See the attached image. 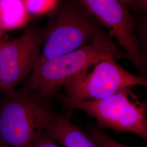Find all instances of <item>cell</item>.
I'll use <instances>...</instances> for the list:
<instances>
[{"label": "cell", "mask_w": 147, "mask_h": 147, "mask_svg": "<svg viewBox=\"0 0 147 147\" xmlns=\"http://www.w3.org/2000/svg\"><path fill=\"white\" fill-rule=\"evenodd\" d=\"M110 56L117 59L127 58L110 36L100 31L87 45L56 58L38 62L26 89L42 100L49 99L70 79Z\"/></svg>", "instance_id": "1"}, {"label": "cell", "mask_w": 147, "mask_h": 147, "mask_svg": "<svg viewBox=\"0 0 147 147\" xmlns=\"http://www.w3.org/2000/svg\"><path fill=\"white\" fill-rule=\"evenodd\" d=\"M5 96L0 106V142L7 147H30L44 131L53 110L26 89Z\"/></svg>", "instance_id": "2"}, {"label": "cell", "mask_w": 147, "mask_h": 147, "mask_svg": "<svg viewBox=\"0 0 147 147\" xmlns=\"http://www.w3.org/2000/svg\"><path fill=\"white\" fill-rule=\"evenodd\" d=\"M117 58L110 56L92 67L70 79L63 86L64 102L70 111L84 101L98 100L113 94L127 87H147V78L122 68Z\"/></svg>", "instance_id": "3"}, {"label": "cell", "mask_w": 147, "mask_h": 147, "mask_svg": "<svg viewBox=\"0 0 147 147\" xmlns=\"http://www.w3.org/2000/svg\"><path fill=\"white\" fill-rule=\"evenodd\" d=\"M75 109L94 118L100 129L130 132L147 141V102L139 99L132 87L119 89L102 99L80 102Z\"/></svg>", "instance_id": "4"}, {"label": "cell", "mask_w": 147, "mask_h": 147, "mask_svg": "<svg viewBox=\"0 0 147 147\" xmlns=\"http://www.w3.org/2000/svg\"><path fill=\"white\" fill-rule=\"evenodd\" d=\"M101 30L96 22L82 11L67 7L44 32L38 62L51 59L91 43Z\"/></svg>", "instance_id": "5"}, {"label": "cell", "mask_w": 147, "mask_h": 147, "mask_svg": "<svg viewBox=\"0 0 147 147\" xmlns=\"http://www.w3.org/2000/svg\"><path fill=\"white\" fill-rule=\"evenodd\" d=\"M44 32L28 27L18 38L5 40L0 48V92L10 94L31 73L41 53Z\"/></svg>", "instance_id": "6"}, {"label": "cell", "mask_w": 147, "mask_h": 147, "mask_svg": "<svg viewBox=\"0 0 147 147\" xmlns=\"http://www.w3.org/2000/svg\"><path fill=\"white\" fill-rule=\"evenodd\" d=\"M86 9L105 26L125 51L141 76L147 72L146 56L134 33V22L127 6L119 0H79ZM145 77V76H144Z\"/></svg>", "instance_id": "7"}, {"label": "cell", "mask_w": 147, "mask_h": 147, "mask_svg": "<svg viewBox=\"0 0 147 147\" xmlns=\"http://www.w3.org/2000/svg\"><path fill=\"white\" fill-rule=\"evenodd\" d=\"M44 132L62 147H100L67 116L53 111Z\"/></svg>", "instance_id": "8"}, {"label": "cell", "mask_w": 147, "mask_h": 147, "mask_svg": "<svg viewBox=\"0 0 147 147\" xmlns=\"http://www.w3.org/2000/svg\"><path fill=\"white\" fill-rule=\"evenodd\" d=\"M30 16L22 0H0V28L4 31L26 25Z\"/></svg>", "instance_id": "9"}, {"label": "cell", "mask_w": 147, "mask_h": 147, "mask_svg": "<svg viewBox=\"0 0 147 147\" xmlns=\"http://www.w3.org/2000/svg\"><path fill=\"white\" fill-rule=\"evenodd\" d=\"M29 14L38 16L52 11L57 0H22Z\"/></svg>", "instance_id": "10"}, {"label": "cell", "mask_w": 147, "mask_h": 147, "mask_svg": "<svg viewBox=\"0 0 147 147\" xmlns=\"http://www.w3.org/2000/svg\"><path fill=\"white\" fill-rule=\"evenodd\" d=\"M91 137L100 147H135L127 146L117 142L99 127H93L90 129ZM141 147H147L143 146Z\"/></svg>", "instance_id": "11"}, {"label": "cell", "mask_w": 147, "mask_h": 147, "mask_svg": "<svg viewBox=\"0 0 147 147\" xmlns=\"http://www.w3.org/2000/svg\"><path fill=\"white\" fill-rule=\"evenodd\" d=\"M30 147H62L44 132L39 134Z\"/></svg>", "instance_id": "12"}, {"label": "cell", "mask_w": 147, "mask_h": 147, "mask_svg": "<svg viewBox=\"0 0 147 147\" xmlns=\"http://www.w3.org/2000/svg\"><path fill=\"white\" fill-rule=\"evenodd\" d=\"M127 7H130L135 11H145L147 5H144L142 0H119Z\"/></svg>", "instance_id": "13"}, {"label": "cell", "mask_w": 147, "mask_h": 147, "mask_svg": "<svg viewBox=\"0 0 147 147\" xmlns=\"http://www.w3.org/2000/svg\"><path fill=\"white\" fill-rule=\"evenodd\" d=\"M5 33V31H4L3 30H2L0 28V41H1L2 40V37L3 36Z\"/></svg>", "instance_id": "14"}, {"label": "cell", "mask_w": 147, "mask_h": 147, "mask_svg": "<svg viewBox=\"0 0 147 147\" xmlns=\"http://www.w3.org/2000/svg\"><path fill=\"white\" fill-rule=\"evenodd\" d=\"M4 41H5L4 39H2L1 41H0V48L2 46V45H3V42H4Z\"/></svg>", "instance_id": "15"}, {"label": "cell", "mask_w": 147, "mask_h": 147, "mask_svg": "<svg viewBox=\"0 0 147 147\" xmlns=\"http://www.w3.org/2000/svg\"><path fill=\"white\" fill-rule=\"evenodd\" d=\"M0 147H7L4 144H3L2 142H0Z\"/></svg>", "instance_id": "16"}, {"label": "cell", "mask_w": 147, "mask_h": 147, "mask_svg": "<svg viewBox=\"0 0 147 147\" xmlns=\"http://www.w3.org/2000/svg\"><path fill=\"white\" fill-rule=\"evenodd\" d=\"M142 2L144 3V5H147V0H142Z\"/></svg>", "instance_id": "17"}]
</instances>
